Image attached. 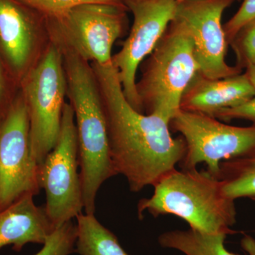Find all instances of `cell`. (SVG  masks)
<instances>
[{
	"label": "cell",
	"mask_w": 255,
	"mask_h": 255,
	"mask_svg": "<svg viewBox=\"0 0 255 255\" xmlns=\"http://www.w3.org/2000/svg\"><path fill=\"white\" fill-rule=\"evenodd\" d=\"M230 45L236 53L238 68L255 65V19L242 28Z\"/></svg>",
	"instance_id": "cell-19"
},
{
	"label": "cell",
	"mask_w": 255,
	"mask_h": 255,
	"mask_svg": "<svg viewBox=\"0 0 255 255\" xmlns=\"http://www.w3.org/2000/svg\"><path fill=\"white\" fill-rule=\"evenodd\" d=\"M75 253L80 255H130L118 238L96 219L95 214L77 216Z\"/></svg>",
	"instance_id": "cell-15"
},
{
	"label": "cell",
	"mask_w": 255,
	"mask_h": 255,
	"mask_svg": "<svg viewBox=\"0 0 255 255\" xmlns=\"http://www.w3.org/2000/svg\"><path fill=\"white\" fill-rule=\"evenodd\" d=\"M246 73L255 89V65L247 68Z\"/></svg>",
	"instance_id": "cell-25"
},
{
	"label": "cell",
	"mask_w": 255,
	"mask_h": 255,
	"mask_svg": "<svg viewBox=\"0 0 255 255\" xmlns=\"http://www.w3.org/2000/svg\"><path fill=\"white\" fill-rule=\"evenodd\" d=\"M255 97V87L246 73L209 79L199 72L183 94L180 110L214 117L220 111L243 105Z\"/></svg>",
	"instance_id": "cell-13"
},
{
	"label": "cell",
	"mask_w": 255,
	"mask_h": 255,
	"mask_svg": "<svg viewBox=\"0 0 255 255\" xmlns=\"http://www.w3.org/2000/svg\"><path fill=\"white\" fill-rule=\"evenodd\" d=\"M20 89L27 106L32 154L39 165L58 141L66 104L63 55L53 43Z\"/></svg>",
	"instance_id": "cell-6"
},
{
	"label": "cell",
	"mask_w": 255,
	"mask_h": 255,
	"mask_svg": "<svg viewBox=\"0 0 255 255\" xmlns=\"http://www.w3.org/2000/svg\"><path fill=\"white\" fill-rule=\"evenodd\" d=\"M78 167L75 114L66 102L58 141L38 169V184L46 192L45 209L55 228L82 214L83 193Z\"/></svg>",
	"instance_id": "cell-7"
},
{
	"label": "cell",
	"mask_w": 255,
	"mask_h": 255,
	"mask_svg": "<svg viewBox=\"0 0 255 255\" xmlns=\"http://www.w3.org/2000/svg\"><path fill=\"white\" fill-rule=\"evenodd\" d=\"M51 44L46 16L18 0H0V56L18 86Z\"/></svg>",
	"instance_id": "cell-11"
},
{
	"label": "cell",
	"mask_w": 255,
	"mask_h": 255,
	"mask_svg": "<svg viewBox=\"0 0 255 255\" xmlns=\"http://www.w3.org/2000/svg\"><path fill=\"white\" fill-rule=\"evenodd\" d=\"M28 195L0 211V249L12 246L20 252L28 243L43 245L56 228L45 206H38Z\"/></svg>",
	"instance_id": "cell-14"
},
{
	"label": "cell",
	"mask_w": 255,
	"mask_h": 255,
	"mask_svg": "<svg viewBox=\"0 0 255 255\" xmlns=\"http://www.w3.org/2000/svg\"><path fill=\"white\" fill-rule=\"evenodd\" d=\"M255 19V0H243L241 7L227 23L223 25L228 44L238 32Z\"/></svg>",
	"instance_id": "cell-22"
},
{
	"label": "cell",
	"mask_w": 255,
	"mask_h": 255,
	"mask_svg": "<svg viewBox=\"0 0 255 255\" xmlns=\"http://www.w3.org/2000/svg\"><path fill=\"white\" fill-rule=\"evenodd\" d=\"M38 169L27 106L20 89L0 126V211L24 196L38 194Z\"/></svg>",
	"instance_id": "cell-9"
},
{
	"label": "cell",
	"mask_w": 255,
	"mask_h": 255,
	"mask_svg": "<svg viewBox=\"0 0 255 255\" xmlns=\"http://www.w3.org/2000/svg\"><path fill=\"white\" fill-rule=\"evenodd\" d=\"M169 127L186 142L185 155L179 164L183 169L204 163L206 171L218 178L221 162L255 152V125L234 127L206 114L179 110Z\"/></svg>",
	"instance_id": "cell-8"
},
{
	"label": "cell",
	"mask_w": 255,
	"mask_h": 255,
	"mask_svg": "<svg viewBox=\"0 0 255 255\" xmlns=\"http://www.w3.org/2000/svg\"><path fill=\"white\" fill-rule=\"evenodd\" d=\"M228 235L209 234L195 230L167 231L159 235L162 248L175 250L184 255H239L226 249L224 243Z\"/></svg>",
	"instance_id": "cell-16"
},
{
	"label": "cell",
	"mask_w": 255,
	"mask_h": 255,
	"mask_svg": "<svg viewBox=\"0 0 255 255\" xmlns=\"http://www.w3.org/2000/svg\"><path fill=\"white\" fill-rule=\"evenodd\" d=\"M48 17L61 14L74 6L87 3L122 4L123 0H18Z\"/></svg>",
	"instance_id": "cell-20"
},
{
	"label": "cell",
	"mask_w": 255,
	"mask_h": 255,
	"mask_svg": "<svg viewBox=\"0 0 255 255\" xmlns=\"http://www.w3.org/2000/svg\"><path fill=\"white\" fill-rule=\"evenodd\" d=\"M233 0H185L178 3L176 18L190 32L199 73L209 79L241 73L226 61L228 42L222 25L225 9Z\"/></svg>",
	"instance_id": "cell-12"
},
{
	"label": "cell",
	"mask_w": 255,
	"mask_h": 255,
	"mask_svg": "<svg viewBox=\"0 0 255 255\" xmlns=\"http://www.w3.org/2000/svg\"><path fill=\"white\" fill-rule=\"evenodd\" d=\"M67 97L75 114L84 210L95 214L99 189L117 175L111 159L100 89L91 64L70 50H61Z\"/></svg>",
	"instance_id": "cell-2"
},
{
	"label": "cell",
	"mask_w": 255,
	"mask_h": 255,
	"mask_svg": "<svg viewBox=\"0 0 255 255\" xmlns=\"http://www.w3.org/2000/svg\"><path fill=\"white\" fill-rule=\"evenodd\" d=\"M140 68L135 87L142 113L156 114L170 123L180 110L183 94L199 72L192 38L184 22L174 18Z\"/></svg>",
	"instance_id": "cell-4"
},
{
	"label": "cell",
	"mask_w": 255,
	"mask_h": 255,
	"mask_svg": "<svg viewBox=\"0 0 255 255\" xmlns=\"http://www.w3.org/2000/svg\"><path fill=\"white\" fill-rule=\"evenodd\" d=\"M90 64L100 89L116 173L126 177L132 192L154 187L182 162L184 138L172 137L166 119L140 113L129 104L112 63Z\"/></svg>",
	"instance_id": "cell-1"
},
{
	"label": "cell",
	"mask_w": 255,
	"mask_h": 255,
	"mask_svg": "<svg viewBox=\"0 0 255 255\" xmlns=\"http://www.w3.org/2000/svg\"><path fill=\"white\" fill-rule=\"evenodd\" d=\"M218 179L229 199L255 201V152L221 162Z\"/></svg>",
	"instance_id": "cell-17"
},
{
	"label": "cell",
	"mask_w": 255,
	"mask_h": 255,
	"mask_svg": "<svg viewBox=\"0 0 255 255\" xmlns=\"http://www.w3.org/2000/svg\"><path fill=\"white\" fill-rule=\"evenodd\" d=\"M176 1H177L178 3L182 2L183 1H185V0H175Z\"/></svg>",
	"instance_id": "cell-26"
},
{
	"label": "cell",
	"mask_w": 255,
	"mask_h": 255,
	"mask_svg": "<svg viewBox=\"0 0 255 255\" xmlns=\"http://www.w3.org/2000/svg\"><path fill=\"white\" fill-rule=\"evenodd\" d=\"M128 9L122 4L87 3L46 18L52 43L89 63H112L114 43L128 28Z\"/></svg>",
	"instance_id": "cell-5"
},
{
	"label": "cell",
	"mask_w": 255,
	"mask_h": 255,
	"mask_svg": "<svg viewBox=\"0 0 255 255\" xmlns=\"http://www.w3.org/2000/svg\"><path fill=\"white\" fill-rule=\"evenodd\" d=\"M19 90L20 87L0 56V126L6 118Z\"/></svg>",
	"instance_id": "cell-21"
},
{
	"label": "cell",
	"mask_w": 255,
	"mask_h": 255,
	"mask_svg": "<svg viewBox=\"0 0 255 255\" xmlns=\"http://www.w3.org/2000/svg\"><path fill=\"white\" fill-rule=\"evenodd\" d=\"M133 22L122 49L112 55V65L118 72L126 98L142 113L136 91L137 70L155 49L169 23L177 14L175 0H123Z\"/></svg>",
	"instance_id": "cell-10"
},
{
	"label": "cell",
	"mask_w": 255,
	"mask_h": 255,
	"mask_svg": "<svg viewBox=\"0 0 255 255\" xmlns=\"http://www.w3.org/2000/svg\"><path fill=\"white\" fill-rule=\"evenodd\" d=\"M214 118L223 122L243 119L249 121L255 125V97L243 105L220 111L215 114Z\"/></svg>",
	"instance_id": "cell-23"
},
{
	"label": "cell",
	"mask_w": 255,
	"mask_h": 255,
	"mask_svg": "<svg viewBox=\"0 0 255 255\" xmlns=\"http://www.w3.org/2000/svg\"><path fill=\"white\" fill-rule=\"evenodd\" d=\"M77 234V225L73 221L64 223L53 231L35 255H70L75 253Z\"/></svg>",
	"instance_id": "cell-18"
},
{
	"label": "cell",
	"mask_w": 255,
	"mask_h": 255,
	"mask_svg": "<svg viewBox=\"0 0 255 255\" xmlns=\"http://www.w3.org/2000/svg\"><path fill=\"white\" fill-rule=\"evenodd\" d=\"M241 245L243 251L248 255H255V238L246 235L242 238Z\"/></svg>",
	"instance_id": "cell-24"
},
{
	"label": "cell",
	"mask_w": 255,
	"mask_h": 255,
	"mask_svg": "<svg viewBox=\"0 0 255 255\" xmlns=\"http://www.w3.org/2000/svg\"><path fill=\"white\" fill-rule=\"evenodd\" d=\"M153 187L152 196L137 204L140 220L145 212L155 218L172 215L199 232L238 233L231 229L237 216L235 201L225 195L219 179L207 171L175 169Z\"/></svg>",
	"instance_id": "cell-3"
}]
</instances>
